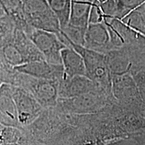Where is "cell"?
Listing matches in <instances>:
<instances>
[{"label":"cell","mask_w":145,"mask_h":145,"mask_svg":"<svg viewBox=\"0 0 145 145\" xmlns=\"http://www.w3.org/2000/svg\"><path fill=\"white\" fill-rule=\"evenodd\" d=\"M0 59L13 67L45 60L26 32L16 26L13 34L0 45Z\"/></svg>","instance_id":"1"},{"label":"cell","mask_w":145,"mask_h":145,"mask_svg":"<svg viewBox=\"0 0 145 145\" xmlns=\"http://www.w3.org/2000/svg\"><path fill=\"white\" fill-rule=\"evenodd\" d=\"M116 1H117V0H116Z\"/></svg>","instance_id":"18"},{"label":"cell","mask_w":145,"mask_h":145,"mask_svg":"<svg viewBox=\"0 0 145 145\" xmlns=\"http://www.w3.org/2000/svg\"><path fill=\"white\" fill-rule=\"evenodd\" d=\"M2 84H3V83L1 82V81H0V88H1V85H2Z\"/></svg>","instance_id":"17"},{"label":"cell","mask_w":145,"mask_h":145,"mask_svg":"<svg viewBox=\"0 0 145 145\" xmlns=\"http://www.w3.org/2000/svg\"><path fill=\"white\" fill-rule=\"evenodd\" d=\"M26 34L44 56L45 61L51 64L62 63L61 50L67 46L59 39L57 34L34 28Z\"/></svg>","instance_id":"6"},{"label":"cell","mask_w":145,"mask_h":145,"mask_svg":"<svg viewBox=\"0 0 145 145\" xmlns=\"http://www.w3.org/2000/svg\"><path fill=\"white\" fill-rule=\"evenodd\" d=\"M18 72L15 68L0 59V81L3 83L14 86Z\"/></svg>","instance_id":"14"},{"label":"cell","mask_w":145,"mask_h":145,"mask_svg":"<svg viewBox=\"0 0 145 145\" xmlns=\"http://www.w3.org/2000/svg\"><path fill=\"white\" fill-rule=\"evenodd\" d=\"M0 123L6 126L22 128L18 120L12 86L3 83L0 88Z\"/></svg>","instance_id":"7"},{"label":"cell","mask_w":145,"mask_h":145,"mask_svg":"<svg viewBox=\"0 0 145 145\" xmlns=\"http://www.w3.org/2000/svg\"><path fill=\"white\" fill-rule=\"evenodd\" d=\"M145 0H117L118 9V19H121L126 14L135 10Z\"/></svg>","instance_id":"15"},{"label":"cell","mask_w":145,"mask_h":145,"mask_svg":"<svg viewBox=\"0 0 145 145\" xmlns=\"http://www.w3.org/2000/svg\"><path fill=\"white\" fill-rule=\"evenodd\" d=\"M61 59L65 69L69 74L81 73L83 69V59L71 46H67L61 50Z\"/></svg>","instance_id":"10"},{"label":"cell","mask_w":145,"mask_h":145,"mask_svg":"<svg viewBox=\"0 0 145 145\" xmlns=\"http://www.w3.org/2000/svg\"><path fill=\"white\" fill-rule=\"evenodd\" d=\"M14 68L18 72L32 77L55 80L61 73L59 70H61V65L51 64L45 60H40L26 63Z\"/></svg>","instance_id":"8"},{"label":"cell","mask_w":145,"mask_h":145,"mask_svg":"<svg viewBox=\"0 0 145 145\" xmlns=\"http://www.w3.org/2000/svg\"><path fill=\"white\" fill-rule=\"evenodd\" d=\"M11 86L20 125L22 128L28 127L39 118L44 108L25 89L19 86Z\"/></svg>","instance_id":"5"},{"label":"cell","mask_w":145,"mask_h":145,"mask_svg":"<svg viewBox=\"0 0 145 145\" xmlns=\"http://www.w3.org/2000/svg\"><path fill=\"white\" fill-rule=\"evenodd\" d=\"M95 0H71L69 22L62 31L75 44H84L91 8Z\"/></svg>","instance_id":"4"},{"label":"cell","mask_w":145,"mask_h":145,"mask_svg":"<svg viewBox=\"0 0 145 145\" xmlns=\"http://www.w3.org/2000/svg\"><path fill=\"white\" fill-rule=\"evenodd\" d=\"M55 80L32 77L18 72L15 86L21 87L30 92L44 109L54 106L57 100V91Z\"/></svg>","instance_id":"3"},{"label":"cell","mask_w":145,"mask_h":145,"mask_svg":"<svg viewBox=\"0 0 145 145\" xmlns=\"http://www.w3.org/2000/svg\"><path fill=\"white\" fill-rule=\"evenodd\" d=\"M5 15V14L4 10H3L2 6H1V3H0V17H1V16H3Z\"/></svg>","instance_id":"16"},{"label":"cell","mask_w":145,"mask_h":145,"mask_svg":"<svg viewBox=\"0 0 145 145\" xmlns=\"http://www.w3.org/2000/svg\"><path fill=\"white\" fill-rule=\"evenodd\" d=\"M5 15L13 20L16 26L28 33L32 28L25 21L23 14V0H0Z\"/></svg>","instance_id":"9"},{"label":"cell","mask_w":145,"mask_h":145,"mask_svg":"<svg viewBox=\"0 0 145 145\" xmlns=\"http://www.w3.org/2000/svg\"><path fill=\"white\" fill-rule=\"evenodd\" d=\"M16 24L13 20L8 16L0 17V45L13 34Z\"/></svg>","instance_id":"13"},{"label":"cell","mask_w":145,"mask_h":145,"mask_svg":"<svg viewBox=\"0 0 145 145\" xmlns=\"http://www.w3.org/2000/svg\"><path fill=\"white\" fill-rule=\"evenodd\" d=\"M47 1L59 20L61 30L65 29L69 22L71 0H47Z\"/></svg>","instance_id":"12"},{"label":"cell","mask_w":145,"mask_h":145,"mask_svg":"<svg viewBox=\"0 0 145 145\" xmlns=\"http://www.w3.org/2000/svg\"><path fill=\"white\" fill-rule=\"evenodd\" d=\"M106 28L101 23H90L87 28L84 38L85 46H99L108 40Z\"/></svg>","instance_id":"11"},{"label":"cell","mask_w":145,"mask_h":145,"mask_svg":"<svg viewBox=\"0 0 145 145\" xmlns=\"http://www.w3.org/2000/svg\"><path fill=\"white\" fill-rule=\"evenodd\" d=\"M23 14L30 26L37 30L60 34L59 20L47 0H23Z\"/></svg>","instance_id":"2"}]
</instances>
